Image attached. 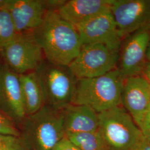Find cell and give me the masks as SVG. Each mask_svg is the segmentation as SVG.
Returning a JSON list of instances; mask_svg holds the SVG:
<instances>
[{
	"label": "cell",
	"mask_w": 150,
	"mask_h": 150,
	"mask_svg": "<svg viewBox=\"0 0 150 150\" xmlns=\"http://www.w3.org/2000/svg\"><path fill=\"white\" fill-rule=\"evenodd\" d=\"M33 34L45 59L54 64L69 66L82 46L77 28L56 12L47 11L43 21Z\"/></svg>",
	"instance_id": "6da1fadb"
},
{
	"label": "cell",
	"mask_w": 150,
	"mask_h": 150,
	"mask_svg": "<svg viewBox=\"0 0 150 150\" xmlns=\"http://www.w3.org/2000/svg\"><path fill=\"white\" fill-rule=\"evenodd\" d=\"M125 79L117 69L96 77L77 79L71 103L88 106L98 113L121 106Z\"/></svg>",
	"instance_id": "7a4b0ae2"
},
{
	"label": "cell",
	"mask_w": 150,
	"mask_h": 150,
	"mask_svg": "<svg viewBox=\"0 0 150 150\" xmlns=\"http://www.w3.org/2000/svg\"><path fill=\"white\" fill-rule=\"evenodd\" d=\"M20 138L26 150H52L65 137L61 111L45 105L23 120Z\"/></svg>",
	"instance_id": "3957f363"
},
{
	"label": "cell",
	"mask_w": 150,
	"mask_h": 150,
	"mask_svg": "<svg viewBox=\"0 0 150 150\" xmlns=\"http://www.w3.org/2000/svg\"><path fill=\"white\" fill-rule=\"evenodd\" d=\"M35 72L46 105L61 111L72 103L77 79L69 66L54 64L44 59Z\"/></svg>",
	"instance_id": "277c9868"
},
{
	"label": "cell",
	"mask_w": 150,
	"mask_h": 150,
	"mask_svg": "<svg viewBox=\"0 0 150 150\" xmlns=\"http://www.w3.org/2000/svg\"><path fill=\"white\" fill-rule=\"evenodd\" d=\"M98 131L107 150H129L142 135L138 126L121 106L98 114Z\"/></svg>",
	"instance_id": "5b68a950"
},
{
	"label": "cell",
	"mask_w": 150,
	"mask_h": 150,
	"mask_svg": "<svg viewBox=\"0 0 150 150\" xmlns=\"http://www.w3.org/2000/svg\"><path fill=\"white\" fill-rule=\"evenodd\" d=\"M118 57V51L105 45H83L69 67L77 79L93 78L116 69Z\"/></svg>",
	"instance_id": "8992f818"
},
{
	"label": "cell",
	"mask_w": 150,
	"mask_h": 150,
	"mask_svg": "<svg viewBox=\"0 0 150 150\" xmlns=\"http://www.w3.org/2000/svg\"><path fill=\"white\" fill-rule=\"evenodd\" d=\"M0 54L6 66L18 75L35 71L44 59L33 32L17 33L0 48Z\"/></svg>",
	"instance_id": "52a82bcc"
},
{
	"label": "cell",
	"mask_w": 150,
	"mask_h": 150,
	"mask_svg": "<svg viewBox=\"0 0 150 150\" xmlns=\"http://www.w3.org/2000/svg\"><path fill=\"white\" fill-rule=\"evenodd\" d=\"M110 11L124 39L144 28H150V0H113Z\"/></svg>",
	"instance_id": "ba28073f"
},
{
	"label": "cell",
	"mask_w": 150,
	"mask_h": 150,
	"mask_svg": "<svg viewBox=\"0 0 150 150\" xmlns=\"http://www.w3.org/2000/svg\"><path fill=\"white\" fill-rule=\"evenodd\" d=\"M150 37V28H144L123 39L117 69L125 78L142 74L147 62L146 50Z\"/></svg>",
	"instance_id": "9c48e42d"
},
{
	"label": "cell",
	"mask_w": 150,
	"mask_h": 150,
	"mask_svg": "<svg viewBox=\"0 0 150 150\" xmlns=\"http://www.w3.org/2000/svg\"><path fill=\"white\" fill-rule=\"evenodd\" d=\"M83 45L100 43L120 51L123 41L110 10L76 27Z\"/></svg>",
	"instance_id": "30bf717a"
},
{
	"label": "cell",
	"mask_w": 150,
	"mask_h": 150,
	"mask_svg": "<svg viewBox=\"0 0 150 150\" xmlns=\"http://www.w3.org/2000/svg\"><path fill=\"white\" fill-rule=\"evenodd\" d=\"M0 111L15 124L26 116L19 75L5 64L0 67Z\"/></svg>",
	"instance_id": "8fae6325"
},
{
	"label": "cell",
	"mask_w": 150,
	"mask_h": 150,
	"mask_svg": "<svg viewBox=\"0 0 150 150\" xmlns=\"http://www.w3.org/2000/svg\"><path fill=\"white\" fill-rule=\"evenodd\" d=\"M122 105L138 126L150 111V84L144 76L125 78Z\"/></svg>",
	"instance_id": "7c38bea8"
},
{
	"label": "cell",
	"mask_w": 150,
	"mask_h": 150,
	"mask_svg": "<svg viewBox=\"0 0 150 150\" xmlns=\"http://www.w3.org/2000/svg\"><path fill=\"white\" fill-rule=\"evenodd\" d=\"M6 8L17 33L33 32L47 12L44 0H8Z\"/></svg>",
	"instance_id": "4fadbf2b"
},
{
	"label": "cell",
	"mask_w": 150,
	"mask_h": 150,
	"mask_svg": "<svg viewBox=\"0 0 150 150\" xmlns=\"http://www.w3.org/2000/svg\"><path fill=\"white\" fill-rule=\"evenodd\" d=\"M113 0H69L56 12L75 27L110 10Z\"/></svg>",
	"instance_id": "5bb4252c"
},
{
	"label": "cell",
	"mask_w": 150,
	"mask_h": 150,
	"mask_svg": "<svg viewBox=\"0 0 150 150\" xmlns=\"http://www.w3.org/2000/svg\"><path fill=\"white\" fill-rule=\"evenodd\" d=\"M61 112L65 136L98 130V113L88 106L71 103Z\"/></svg>",
	"instance_id": "9a60e30c"
},
{
	"label": "cell",
	"mask_w": 150,
	"mask_h": 150,
	"mask_svg": "<svg viewBox=\"0 0 150 150\" xmlns=\"http://www.w3.org/2000/svg\"><path fill=\"white\" fill-rule=\"evenodd\" d=\"M26 115L36 112L45 105L43 92L35 71L19 75Z\"/></svg>",
	"instance_id": "2e32d148"
},
{
	"label": "cell",
	"mask_w": 150,
	"mask_h": 150,
	"mask_svg": "<svg viewBox=\"0 0 150 150\" xmlns=\"http://www.w3.org/2000/svg\"><path fill=\"white\" fill-rule=\"evenodd\" d=\"M65 137L80 150H107L98 130L67 134Z\"/></svg>",
	"instance_id": "e0dca14e"
},
{
	"label": "cell",
	"mask_w": 150,
	"mask_h": 150,
	"mask_svg": "<svg viewBox=\"0 0 150 150\" xmlns=\"http://www.w3.org/2000/svg\"><path fill=\"white\" fill-rule=\"evenodd\" d=\"M15 26L7 10L0 9V48L17 35Z\"/></svg>",
	"instance_id": "ac0fdd59"
},
{
	"label": "cell",
	"mask_w": 150,
	"mask_h": 150,
	"mask_svg": "<svg viewBox=\"0 0 150 150\" xmlns=\"http://www.w3.org/2000/svg\"><path fill=\"white\" fill-rule=\"evenodd\" d=\"M0 150H26L20 136L0 133Z\"/></svg>",
	"instance_id": "d6986e66"
},
{
	"label": "cell",
	"mask_w": 150,
	"mask_h": 150,
	"mask_svg": "<svg viewBox=\"0 0 150 150\" xmlns=\"http://www.w3.org/2000/svg\"><path fill=\"white\" fill-rule=\"evenodd\" d=\"M0 133L15 136H20V131L11 119L0 111Z\"/></svg>",
	"instance_id": "ffe728a7"
},
{
	"label": "cell",
	"mask_w": 150,
	"mask_h": 150,
	"mask_svg": "<svg viewBox=\"0 0 150 150\" xmlns=\"http://www.w3.org/2000/svg\"><path fill=\"white\" fill-rule=\"evenodd\" d=\"M142 135L150 141V111L138 125Z\"/></svg>",
	"instance_id": "44dd1931"
},
{
	"label": "cell",
	"mask_w": 150,
	"mask_h": 150,
	"mask_svg": "<svg viewBox=\"0 0 150 150\" xmlns=\"http://www.w3.org/2000/svg\"><path fill=\"white\" fill-rule=\"evenodd\" d=\"M129 150H150V141L142 134Z\"/></svg>",
	"instance_id": "7402d4cb"
},
{
	"label": "cell",
	"mask_w": 150,
	"mask_h": 150,
	"mask_svg": "<svg viewBox=\"0 0 150 150\" xmlns=\"http://www.w3.org/2000/svg\"><path fill=\"white\" fill-rule=\"evenodd\" d=\"M52 150H80L66 137L58 142Z\"/></svg>",
	"instance_id": "603a6c76"
},
{
	"label": "cell",
	"mask_w": 150,
	"mask_h": 150,
	"mask_svg": "<svg viewBox=\"0 0 150 150\" xmlns=\"http://www.w3.org/2000/svg\"><path fill=\"white\" fill-rule=\"evenodd\" d=\"M47 11L57 12L64 5L66 0H44Z\"/></svg>",
	"instance_id": "cb8c5ba5"
},
{
	"label": "cell",
	"mask_w": 150,
	"mask_h": 150,
	"mask_svg": "<svg viewBox=\"0 0 150 150\" xmlns=\"http://www.w3.org/2000/svg\"><path fill=\"white\" fill-rule=\"evenodd\" d=\"M142 74L144 75V77H145V79L150 84V62H147Z\"/></svg>",
	"instance_id": "d4e9b609"
},
{
	"label": "cell",
	"mask_w": 150,
	"mask_h": 150,
	"mask_svg": "<svg viewBox=\"0 0 150 150\" xmlns=\"http://www.w3.org/2000/svg\"><path fill=\"white\" fill-rule=\"evenodd\" d=\"M146 59L147 61L150 62V37L146 50Z\"/></svg>",
	"instance_id": "484cf974"
},
{
	"label": "cell",
	"mask_w": 150,
	"mask_h": 150,
	"mask_svg": "<svg viewBox=\"0 0 150 150\" xmlns=\"http://www.w3.org/2000/svg\"><path fill=\"white\" fill-rule=\"evenodd\" d=\"M8 1V0H0V9L6 8Z\"/></svg>",
	"instance_id": "4316f807"
},
{
	"label": "cell",
	"mask_w": 150,
	"mask_h": 150,
	"mask_svg": "<svg viewBox=\"0 0 150 150\" xmlns=\"http://www.w3.org/2000/svg\"><path fill=\"white\" fill-rule=\"evenodd\" d=\"M0 67H1V65H0Z\"/></svg>",
	"instance_id": "83f0119b"
}]
</instances>
